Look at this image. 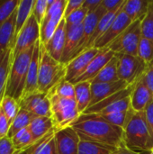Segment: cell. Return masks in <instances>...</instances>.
Segmentation results:
<instances>
[{"label": "cell", "mask_w": 153, "mask_h": 154, "mask_svg": "<svg viewBox=\"0 0 153 154\" xmlns=\"http://www.w3.org/2000/svg\"><path fill=\"white\" fill-rule=\"evenodd\" d=\"M34 46L35 45L23 51L13 60L5 96H9L17 101L21 99L25 88L28 69L32 57Z\"/></svg>", "instance_id": "4"}, {"label": "cell", "mask_w": 153, "mask_h": 154, "mask_svg": "<svg viewBox=\"0 0 153 154\" xmlns=\"http://www.w3.org/2000/svg\"><path fill=\"white\" fill-rule=\"evenodd\" d=\"M143 114H144L145 122L149 130L153 148V101L151 103H150L149 106L145 108V110L143 111Z\"/></svg>", "instance_id": "43"}, {"label": "cell", "mask_w": 153, "mask_h": 154, "mask_svg": "<svg viewBox=\"0 0 153 154\" xmlns=\"http://www.w3.org/2000/svg\"><path fill=\"white\" fill-rule=\"evenodd\" d=\"M150 1L151 0H125L124 12L133 22L142 19L148 11Z\"/></svg>", "instance_id": "25"}, {"label": "cell", "mask_w": 153, "mask_h": 154, "mask_svg": "<svg viewBox=\"0 0 153 154\" xmlns=\"http://www.w3.org/2000/svg\"><path fill=\"white\" fill-rule=\"evenodd\" d=\"M131 108V96L119 99L115 102H113L109 106H107L106 108L101 110L98 115H109L113 113H118V112H125L128 111Z\"/></svg>", "instance_id": "37"}, {"label": "cell", "mask_w": 153, "mask_h": 154, "mask_svg": "<svg viewBox=\"0 0 153 154\" xmlns=\"http://www.w3.org/2000/svg\"><path fill=\"white\" fill-rule=\"evenodd\" d=\"M88 12L85 7H80L72 14H70L69 16L65 18L66 21V29H69L71 27H75L78 25H80L83 23L85 18L87 17Z\"/></svg>", "instance_id": "39"}, {"label": "cell", "mask_w": 153, "mask_h": 154, "mask_svg": "<svg viewBox=\"0 0 153 154\" xmlns=\"http://www.w3.org/2000/svg\"><path fill=\"white\" fill-rule=\"evenodd\" d=\"M84 3V0H68L67 5H66V9H65V14H64V18H66L67 16H69L70 14H72L73 12H75L76 10H78V8L82 7Z\"/></svg>", "instance_id": "46"}, {"label": "cell", "mask_w": 153, "mask_h": 154, "mask_svg": "<svg viewBox=\"0 0 153 154\" xmlns=\"http://www.w3.org/2000/svg\"><path fill=\"white\" fill-rule=\"evenodd\" d=\"M47 135H48V134H47ZM41 140H42V139L39 140L38 142H36L35 143H33L32 145H31L30 147H28V148H26V149H24V150H23V151L15 152L14 154H33L34 151H35V149L37 148V146L39 145V143H41Z\"/></svg>", "instance_id": "50"}, {"label": "cell", "mask_w": 153, "mask_h": 154, "mask_svg": "<svg viewBox=\"0 0 153 154\" xmlns=\"http://www.w3.org/2000/svg\"><path fill=\"white\" fill-rule=\"evenodd\" d=\"M12 143L14 145V151L15 152H19V151H23L28 147H30L31 145H32L33 143H35L36 142L34 141L29 128H24L23 130H21L20 132H18L12 139ZM38 142V141H37Z\"/></svg>", "instance_id": "31"}, {"label": "cell", "mask_w": 153, "mask_h": 154, "mask_svg": "<svg viewBox=\"0 0 153 154\" xmlns=\"http://www.w3.org/2000/svg\"><path fill=\"white\" fill-rule=\"evenodd\" d=\"M150 154H153V149H152V150H151V152H150Z\"/></svg>", "instance_id": "51"}, {"label": "cell", "mask_w": 153, "mask_h": 154, "mask_svg": "<svg viewBox=\"0 0 153 154\" xmlns=\"http://www.w3.org/2000/svg\"><path fill=\"white\" fill-rule=\"evenodd\" d=\"M35 142L42 139L52 131H56L51 117L36 116L28 126Z\"/></svg>", "instance_id": "22"}, {"label": "cell", "mask_w": 153, "mask_h": 154, "mask_svg": "<svg viewBox=\"0 0 153 154\" xmlns=\"http://www.w3.org/2000/svg\"><path fill=\"white\" fill-rule=\"evenodd\" d=\"M12 51L13 50L9 51L2 59H0V104L5 95L8 76L13 62Z\"/></svg>", "instance_id": "29"}, {"label": "cell", "mask_w": 153, "mask_h": 154, "mask_svg": "<svg viewBox=\"0 0 153 154\" xmlns=\"http://www.w3.org/2000/svg\"><path fill=\"white\" fill-rule=\"evenodd\" d=\"M10 123L7 116H5L4 110L0 106V139L7 137L8 132L10 129Z\"/></svg>", "instance_id": "44"}, {"label": "cell", "mask_w": 153, "mask_h": 154, "mask_svg": "<svg viewBox=\"0 0 153 154\" xmlns=\"http://www.w3.org/2000/svg\"><path fill=\"white\" fill-rule=\"evenodd\" d=\"M125 0H102L101 5L106 13L118 12L124 5Z\"/></svg>", "instance_id": "42"}, {"label": "cell", "mask_w": 153, "mask_h": 154, "mask_svg": "<svg viewBox=\"0 0 153 154\" xmlns=\"http://www.w3.org/2000/svg\"><path fill=\"white\" fill-rule=\"evenodd\" d=\"M118 64L117 72L119 79L128 85L135 83L146 71L148 66L138 57L127 54H115Z\"/></svg>", "instance_id": "8"}, {"label": "cell", "mask_w": 153, "mask_h": 154, "mask_svg": "<svg viewBox=\"0 0 153 154\" xmlns=\"http://www.w3.org/2000/svg\"><path fill=\"white\" fill-rule=\"evenodd\" d=\"M0 106L2 107L5 116H7L10 125H12L13 121L18 115L20 108H21L19 101H17L16 99H14L9 96H5L1 101Z\"/></svg>", "instance_id": "32"}, {"label": "cell", "mask_w": 153, "mask_h": 154, "mask_svg": "<svg viewBox=\"0 0 153 154\" xmlns=\"http://www.w3.org/2000/svg\"><path fill=\"white\" fill-rule=\"evenodd\" d=\"M15 20L16 10L0 28V59L13 50L15 44Z\"/></svg>", "instance_id": "18"}, {"label": "cell", "mask_w": 153, "mask_h": 154, "mask_svg": "<svg viewBox=\"0 0 153 154\" xmlns=\"http://www.w3.org/2000/svg\"><path fill=\"white\" fill-rule=\"evenodd\" d=\"M75 85V99L79 114H83L91 102V82L84 81Z\"/></svg>", "instance_id": "23"}, {"label": "cell", "mask_w": 153, "mask_h": 154, "mask_svg": "<svg viewBox=\"0 0 153 154\" xmlns=\"http://www.w3.org/2000/svg\"><path fill=\"white\" fill-rule=\"evenodd\" d=\"M142 20V19L134 21L106 48L110 49L115 54L138 56L139 44L142 37L141 28Z\"/></svg>", "instance_id": "6"}, {"label": "cell", "mask_w": 153, "mask_h": 154, "mask_svg": "<svg viewBox=\"0 0 153 154\" xmlns=\"http://www.w3.org/2000/svg\"><path fill=\"white\" fill-rule=\"evenodd\" d=\"M48 0H35V4L32 10V14L35 17L37 23L41 25L44 20L48 11Z\"/></svg>", "instance_id": "41"}, {"label": "cell", "mask_w": 153, "mask_h": 154, "mask_svg": "<svg viewBox=\"0 0 153 154\" xmlns=\"http://www.w3.org/2000/svg\"><path fill=\"white\" fill-rule=\"evenodd\" d=\"M20 107L23 108L35 116L51 117L50 102L48 94L39 91L23 97L19 100Z\"/></svg>", "instance_id": "10"}, {"label": "cell", "mask_w": 153, "mask_h": 154, "mask_svg": "<svg viewBox=\"0 0 153 154\" xmlns=\"http://www.w3.org/2000/svg\"><path fill=\"white\" fill-rule=\"evenodd\" d=\"M115 149L109 145L80 140L78 154H111Z\"/></svg>", "instance_id": "30"}, {"label": "cell", "mask_w": 153, "mask_h": 154, "mask_svg": "<svg viewBox=\"0 0 153 154\" xmlns=\"http://www.w3.org/2000/svg\"><path fill=\"white\" fill-rule=\"evenodd\" d=\"M68 0H48V11L40 25V42L46 45L64 18Z\"/></svg>", "instance_id": "7"}, {"label": "cell", "mask_w": 153, "mask_h": 154, "mask_svg": "<svg viewBox=\"0 0 153 154\" xmlns=\"http://www.w3.org/2000/svg\"><path fill=\"white\" fill-rule=\"evenodd\" d=\"M142 37L153 41V0L150 1L148 11L141 23Z\"/></svg>", "instance_id": "36"}, {"label": "cell", "mask_w": 153, "mask_h": 154, "mask_svg": "<svg viewBox=\"0 0 153 154\" xmlns=\"http://www.w3.org/2000/svg\"><path fill=\"white\" fill-rule=\"evenodd\" d=\"M55 132L56 131H52L48 135L42 138L33 154H58L54 139Z\"/></svg>", "instance_id": "35"}, {"label": "cell", "mask_w": 153, "mask_h": 154, "mask_svg": "<svg viewBox=\"0 0 153 154\" xmlns=\"http://www.w3.org/2000/svg\"><path fill=\"white\" fill-rule=\"evenodd\" d=\"M117 64L118 60L115 54V57L103 68L99 74L91 81V83H109L115 82L119 79L117 72Z\"/></svg>", "instance_id": "26"}, {"label": "cell", "mask_w": 153, "mask_h": 154, "mask_svg": "<svg viewBox=\"0 0 153 154\" xmlns=\"http://www.w3.org/2000/svg\"><path fill=\"white\" fill-rule=\"evenodd\" d=\"M102 0H84L83 3V7H85L88 13L93 12L98 8V6L101 5Z\"/></svg>", "instance_id": "48"}, {"label": "cell", "mask_w": 153, "mask_h": 154, "mask_svg": "<svg viewBox=\"0 0 153 154\" xmlns=\"http://www.w3.org/2000/svg\"><path fill=\"white\" fill-rule=\"evenodd\" d=\"M129 85L124 80H118L109 83H91V102L89 105L93 106L110 96L124 89Z\"/></svg>", "instance_id": "16"}, {"label": "cell", "mask_w": 153, "mask_h": 154, "mask_svg": "<svg viewBox=\"0 0 153 154\" xmlns=\"http://www.w3.org/2000/svg\"><path fill=\"white\" fill-rule=\"evenodd\" d=\"M143 80L153 96V64L149 66L143 74Z\"/></svg>", "instance_id": "47"}, {"label": "cell", "mask_w": 153, "mask_h": 154, "mask_svg": "<svg viewBox=\"0 0 153 154\" xmlns=\"http://www.w3.org/2000/svg\"><path fill=\"white\" fill-rule=\"evenodd\" d=\"M48 94L65 98H75V85L65 79L58 83Z\"/></svg>", "instance_id": "34"}, {"label": "cell", "mask_w": 153, "mask_h": 154, "mask_svg": "<svg viewBox=\"0 0 153 154\" xmlns=\"http://www.w3.org/2000/svg\"><path fill=\"white\" fill-rule=\"evenodd\" d=\"M106 14V12L105 11L104 7L101 5L98 6V8L96 10L87 14V17L85 18V20L82 23V25H83V36H82V41L80 43L78 54L87 50V45L90 38H91L97 23H99L101 18Z\"/></svg>", "instance_id": "21"}, {"label": "cell", "mask_w": 153, "mask_h": 154, "mask_svg": "<svg viewBox=\"0 0 153 154\" xmlns=\"http://www.w3.org/2000/svg\"><path fill=\"white\" fill-rule=\"evenodd\" d=\"M40 44H41V42L39 40L34 46L32 57L30 66L28 69L25 88H24L22 97L38 91V75H39V66H40Z\"/></svg>", "instance_id": "20"}, {"label": "cell", "mask_w": 153, "mask_h": 154, "mask_svg": "<svg viewBox=\"0 0 153 154\" xmlns=\"http://www.w3.org/2000/svg\"><path fill=\"white\" fill-rule=\"evenodd\" d=\"M66 35H67V30H66V21L65 18H63L59 24L56 32H54L53 36L50 38V40L48 42L46 45H43L47 52L56 60L60 61L64 47H65V42H66Z\"/></svg>", "instance_id": "19"}, {"label": "cell", "mask_w": 153, "mask_h": 154, "mask_svg": "<svg viewBox=\"0 0 153 154\" xmlns=\"http://www.w3.org/2000/svg\"><path fill=\"white\" fill-rule=\"evenodd\" d=\"M15 152L12 141L8 137L0 139V154H14Z\"/></svg>", "instance_id": "45"}, {"label": "cell", "mask_w": 153, "mask_h": 154, "mask_svg": "<svg viewBox=\"0 0 153 154\" xmlns=\"http://www.w3.org/2000/svg\"><path fill=\"white\" fill-rule=\"evenodd\" d=\"M123 130L124 143L127 148L140 154H150L153 148L143 112L130 108Z\"/></svg>", "instance_id": "2"}, {"label": "cell", "mask_w": 153, "mask_h": 154, "mask_svg": "<svg viewBox=\"0 0 153 154\" xmlns=\"http://www.w3.org/2000/svg\"><path fill=\"white\" fill-rule=\"evenodd\" d=\"M35 117L36 116L34 115H32V113H30L29 111H27L23 108H20L18 115L13 121L12 125H10V129H9L7 137L12 139L18 132H20L21 130H23L24 128H27Z\"/></svg>", "instance_id": "27"}, {"label": "cell", "mask_w": 153, "mask_h": 154, "mask_svg": "<svg viewBox=\"0 0 153 154\" xmlns=\"http://www.w3.org/2000/svg\"><path fill=\"white\" fill-rule=\"evenodd\" d=\"M40 40V24L32 14L21 30L12 51L13 60L23 51L32 47Z\"/></svg>", "instance_id": "9"}, {"label": "cell", "mask_w": 153, "mask_h": 154, "mask_svg": "<svg viewBox=\"0 0 153 154\" xmlns=\"http://www.w3.org/2000/svg\"><path fill=\"white\" fill-rule=\"evenodd\" d=\"M118 12H115V13H106L101 18V20L97 23V25H96V29H95V31H94V32H93V34H92V36H91L88 43H87V50L90 49V48H94L96 42L107 31V29L109 28L110 24L112 23V22L115 18L116 14H118Z\"/></svg>", "instance_id": "28"}, {"label": "cell", "mask_w": 153, "mask_h": 154, "mask_svg": "<svg viewBox=\"0 0 153 154\" xmlns=\"http://www.w3.org/2000/svg\"><path fill=\"white\" fill-rule=\"evenodd\" d=\"M50 102L51 119L56 131L71 126L80 114L75 98H65L48 94Z\"/></svg>", "instance_id": "5"}, {"label": "cell", "mask_w": 153, "mask_h": 154, "mask_svg": "<svg viewBox=\"0 0 153 154\" xmlns=\"http://www.w3.org/2000/svg\"><path fill=\"white\" fill-rule=\"evenodd\" d=\"M129 111V110H128ZM128 111L125 112H118V113H113L109 115H100L102 116L107 122H109L111 125H115L117 127H120L124 129L125 123L127 121L128 117Z\"/></svg>", "instance_id": "40"}, {"label": "cell", "mask_w": 153, "mask_h": 154, "mask_svg": "<svg viewBox=\"0 0 153 154\" xmlns=\"http://www.w3.org/2000/svg\"><path fill=\"white\" fill-rule=\"evenodd\" d=\"M35 0H20L16 8V20H15V42L16 39L32 14Z\"/></svg>", "instance_id": "24"}, {"label": "cell", "mask_w": 153, "mask_h": 154, "mask_svg": "<svg viewBox=\"0 0 153 154\" xmlns=\"http://www.w3.org/2000/svg\"><path fill=\"white\" fill-rule=\"evenodd\" d=\"M111 154H140L138 152H135L132 150H130L129 148H127L124 144H123L120 147H117Z\"/></svg>", "instance_id": "49"}, {"label": "cell", "mask_w": 153, "mask_h": 154, "mask_svg": "<svg viewBox=\"0 0 153 154\" xmlns=\"http://www.w3.org/2000/svg\"><path fill=\"white\" fill-rule=\"evenodd\" d=\"M55 144L58 154H78L80 138L71 127H67L54 134Z\"/></svg>", "instance_id": "13"}, {"label": "cell", "mask_w": 153, "mask_h": 154, "mask_svg": "<svg viewBox=\"0 0 153 154\" xmlns=\"http://www.w3.org/2000/svg\"><path fill=\"white\" fill-rule=\"evenodd\" d=\"M115 53L108 48L100 49L98 54L93 59V60L89 63L86 70L73 84H77L84 81L91 82L99 74V72L103 69V68L115 57Z\"/></svg>", "instance_id": "14"}, {"label": "cell", "mask_w": 153, "mask_h": 154, "mask_svg": "<svg viewBox=\"0 0 153 154\" xmlns=\"http://www.w3.org/2000/svg\"><path fill=\"white\" fill-rule=\"evenodd\" d=\"M100 49L97 48H90L87 49L81 53H79L77 57L71 60L67 65V72L65 79L74 83L86 70L89 63L93 60V59L98 54Z\"/></svg>", "instance_id": "12"}, {"label": "cell", "mask_w": 153, "mask_h": 154, "mask_svg": "<svg viewBox=\"0 0 153 154\" xmlns=\"http://www.w3.org/2000/svg\"><path fill=\"white\" fill-rule=\"evenodd\" d=\"M66 64L54 60L41 43L38 91L48 94L58 83L66 78Z\"/></svg>", "instance_id": "3"}, {"label": "cell", "mask_w": 153, "mask_h": 154, "mask_svg": "<svg viewBox=\"0 0 153 154\" xmlns=\"http://www.w3.org/2000/svg\"><path fill=\"white\" fill-rule=\"evenodd\" d=\"M152 101L153 96L147 88L142 75L135 83L131 94V108L135 112H143Z\"/></svg>", "instance_id": "17"}, {"label": "cell", "mask_w": 153, "mask_h": 154, "mask_svg": "<svg viewBox=\"0 0 153 154\" xmlns=\"http://www.w3.org/2000/svg\"><path fill=\"white\" fill-rule=\"evenodd\" d=\"M20 0H0V28L10 15L16 10Z\"/></svg>", "instance_id": "38"}, {"label": "cell", "mask_w": 153, "mask_h": 154, "mask_svg": "<svg viewBox=\"0 0 153 154\" xmlns=\"http://www.w3.org/2000/svg\"><path fill=\"white\" fill-rule=\"evenodd\" d=\"M80 140L98 143L115 148L124 143V130L111 125L98 114H81L71 125Z\"/></svg>", "instance_id": "1"}, {"label": "cell", "mask_w": 153, "mask_h": 154, "mask_svg": "<svg viewBox=\"0 0 153 154\" xmlns=\"http://www.w3.org/2000/svg\"><path fill=\"white\" fill-rule=\"evenodd\" d=\"M67 30L65 47L60 62L63 64H68L71 60L78 56L80 48V43L83 36V25H78L71 27Z\"/></svg>", "instance_id": "15"}, {"label": "cell", "mask_w": 153, "mask_h": 154, "mask_svg": "<svg viewBox=\"0 0 153 154\" xmlns=\"http://www.w3.org/2000/svg\"><path fill=\"white\" fill-rule=\"evenodd\" d=\"M138 57L149 67L153 64V41L149 40L145 37H142L139 50Z\"/></svg>", "instance_id": "33"}, {"label": "cell", "mask_w": 153, "mask_h": 154, "mask_svg": "<svg viewBox=\"0 0 153 154\" xmlns=\"http://www.w3.org/2000/svg\"><path fill=\"white\" fill-rule=\"evenodd\" d=\"M133 23V22L132 21V19L128 17V15L124 12V5H123V7L120 9L115 18L110 24L107 31L96 42L94 47L97 49L106 48L116 37H118Z\"/></svg>", "instance_id": "11"}]
</instances>
